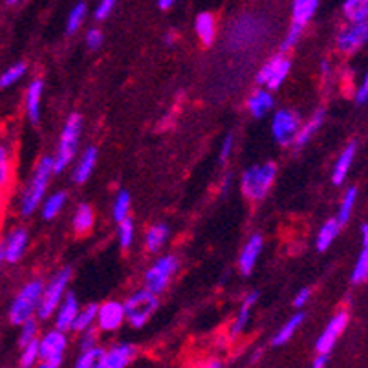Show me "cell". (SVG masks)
Instances as JSON below:
<instances>
[{
  "instance_id": "cell-4",
  "label": "cell",
  "mask_w": 368,
  "mask_h": 368,
  "mask_svg": "<svg viewBox=\"0 0 368 368\" xmlns=\"http://www.w3.org/2000/svg\"><path fill=\"white\" fill-rule=\"evenodd\" d=\"M81 116L79 114H70V117L66 119V125L62 128L61 143L57 149V154L53 156V172L65 171L66 165L72 162V158L77 151V140L81 134Z\"/></svg>"
},
{
  "instance_id": "cell-21",
  "label": "cell",
  "mask_w": 368,
  "mask_h": 368,
  "mask_svg": "<svg viewBox=\"0 0 368 368\" xmlns=\"http://www.w3.org/2000/svg\"><path fill=\"white\" fill-rule=\"evenodd\" d=\"M194 31H196L198 39L202 41V44L211 46L217 37V22L211 13H200L194 21Z\"/></svg>"
},
{
  "instance_id": "cell-30",
  "label": "cell",
  "mask_w": 368,
  "mask_h": 368,
  "mask_svg": "<svg viewBox=\"0 0 368 368\" xmlns=\"http://www.w3.org/2000/svg\"><path fill=\"white\" fill-rule=\"evenodd\" d=\"M343 10L350 22L365 21L368 19V0H346Z\"/></svg>"
},
{
  "instance_id": "cell-2",
  "label": "cell",
  "mask_w": 368,
  "mask_h": 368,
  "mask_svg": "<svg viewBox=\"0 0 368 368\" xmlns=\"http://www.w3.org/2000/svg\"><path fill=\"white\" fill-rule=\"evenodd\" d=\"M275 163H262L247 169L242 176V192L249 200H262L275 182Z\"/></svg>"
},
{
  "instance_id": "cell-23",
  "label": "cell",
  "mask_w": 368,
  "mask_h": 368,
  "mask_svg": "<svg viewBox=\"0 0 368 368\" xmlns=\"http://www.w3.org/2000/svg\"><path fill=\"white\" fill-rule=\"evenodd\" d=\"M247 108L253 117H264L273 108V97L267 90H257L247 99Z\"/></svg>"
},
{
  "instance_id": "cell-10",
  "label": "cell",
  "mask_w": 368,
  "mask_h": 368,
  "mask_svg": "<svg viewBox=\"0 0 368 368\" xmlns=\"http://www.w3.org/2000/svg\"><path fill=\"white\" fill-rule=\"evenodd\" d=\"M299 128H301V117H299L295 112L278 110L277 114L273 116V137H275L281 145H290V143H293Z\"/></svg>"
},
{
  "instance_id": "cell-33",
  "label": "cell",
  "mask_w": 368,
  "mask_h": 368,
  "mask_svg": "<svg viewBox=\"0 0 368 368\" xmlns=\"http://www.w3.org/2000/svg\"><path fill=\"white\" fill-rule=\"evenodd\" d=\"M66 202V192H56V194H51L50 198H46L44 206H42V218L46 220H51V218H56L61 209L65 207Z\"/></svg>"
},
{
  "instance_id": "cell-18",
  "label": "cell",
  "mask_w": 368,
  "mask_h": 368,
  "mask_svg": "<svg viewBox=\"0 0 368 368\" xmlns=\"http://www.w3.org/2000/svg\"><path fill=\"white\" fill-rule=\"evenodd\" d=\"M77 313H79V306H77L76 295L74 293H68L66 299L62 297L61 304L57 306V315H56V328L66 332V330H72V324L76 321Z\"/></svg>"
},
{
  "instance_id": "cell-13",
  "label": "cell",
  "mask_w": 368,
  "mask_h": 368,
  "mask_svg": "<svg viewBox=\"0 0 368 368\" xmlns=\"http://www.w3.org/2000/svg\"><path fill=\"white\" fill-rule=\"evenodd\" d=\"M97 326L103 332H116L125 321V308L117 301H108L103 306H97Z\"/></svg>"
},
{
  "instance_id": "cell-40",
  "label": "cell",
  "mask_w": 368,
  "mask_h": 368,
  "mask_svg": "<svg viewBox=\"0 0 368 368\" xmlns=\"http://www.w3.org/2000/svg\"><path fill=\"white\" fill-rule=\"evenodd\" d=\"M367 271H368V247L363 246V251H361L358 262H356V267H353L352 283H361V281H365Z\"/></svg>"
},
{
  "instance_id": "cell-32",
  "label": "cell",
  "mask_w": 368,
  "mask_h": 368,
  "mask_svg": "<svg viewBox=\"0 0 368 368\" xmlns=\"http://www.w3.org/2000/svg\"><path fill=\"white\" fill-rule=\"evenodd\" d=\"M97 317V306L96 304H88L81 310V312L77 313L76 321L72 324V330L74 332H85L86 328H90L94 324Z\"/></svg>"
},
{
  "instance_id": "cell-28",
  "label": "cell",
  "mask_w": 368,
  "mask_h": 368,
  "mask_svg": "<svg viewBox=\"0 0 368 368\" xmlns=\"http://www.w3.org/2000/svg\"><path fill=\"white\" fill-rule=\"evenodd\" d=\"M304 321V313H297V315H293L286 324H284L277 333H275V337H273V344L275 346H281V344H286L290 339L293 337V333L297 332L299 326L303 324Z\"/></svg>"
},
{
  "instance_id": "cell-14",
  "label": "cell",
  "mask_w": 368,
  "mask_h": 368,
  "mask_svg": "<svg viewBox=\"0 0 368 368\" xmlns=\"http://www.w3.org/2000/svg\"><path fill=\"white\" fill-rule=\"evenodd\" d=\"M348 324V313L346 312H339L335 317L326 324L324 332L321 333V337L317 339L315 343V350L317 353H330L332 352L333 344L339 339V335L343 333V330Z\"/></svg>"
},
{
  "instance_id": "cell-38",
  "label": "cell",
  "mask_w": 368,
  "mask_h": 368,
  "mask_svg": "<svg viewBox=\"0 0 368 368\" xmlns=\"http://www.w3.org/2000/svg\"><path fill=\"white\" fill-rule=\"evenodd\" d=\"M131 211V194L126 191H122L117 194L116 202H114V207H112V212H114V218L117 222L125 220L126 215Z\"/></svg>"
},
{
  "instance_id": "cell-29",
  "label": "cell",
  "mask_w": 368,
  "mask_h": 368,
  "mask_svg": "<svg viewBox=\"0 0 368 368\" xmlns=\"http://www.w3.org/2000/svg\"><path fill=\"white\" fill-rule=\"evenodd\" d=\"M94 226V211H92L90 206L81 203L77 207L76 217H74V229H76L77 235H85L88 233Z\"/></svg>"
},
{
  "instance_id": "cell-7",
  "label": "cell",
  "mask_w": 368,
  "mask_h": 368,
  "mask_svg": "<svg viewBox=\"0 0 368 368\" xmlns=\"http://www.w3.org/2000/svg\"><path fill=\"white\" fill-rule=\"evenodd\" d=\"M66 339L65 332L61 330H51L39 341V359L44 368H57L61 367L62 356H65Z\"/></svg>"
},
{
  "instance_id": "cell-27",
  "label": "cell",
  "mask_w": 368,
  "mask_h": 368,
  "mask_svg": "<svg viewBox=\"0 0 368 368\" xmlns=\"http://www.w3.org/2000/svg\"><path fill=\"white\" fill-rule=\"evenodd\" d=\"M167 237H169V227L165 224H156L152 226L149 231H147L145 237V246L151 253H156L158 249H162L163 244H165Z\"/></svg>"
},
{
  "instance_id": "cell-36",
  "label": "cell",
  "mask_w": 368,
  "mask_h": 368,
  "mask_svg": "<svg viewBox=\"0 0 368 368\" xmlns=\"http://www.w3.org/2000/svg\"><path fill=\"white\" fill-rule=\"evenodd\" d=\"M26 74V65L24 62H17V65L10 66L8 70L0 76V86L8 88V86L15 85L17 81H21V77Z\"/></svg>"
},
{
  "instance_id": "cell-53",
  "label": "cell",
  "mask_w": 368,
  "mask_h": 368,
  "mask_svg": "<svg viewBox=\"0 0 368 368\" xmlns=\"http://www.w3.org/2000/svg\"><path fill=\"white\" fill-rule=\"evenodd\" d=\"M178 0H158V6H160V10L167 11V10H171L172 6L176 4Z\"/></svg>"
},
{
  "instance_id": "cell-49",
  "label": "cell",
  "mask_w": 368,
  "mask_h": 368,
  "mask_svg": "<svg viewBox=\"0 0 368 368\" xmlns=\"http://www.w3.org/2000/svg\"><path fill=\"white\" fill-rule=\"evenodd\" d=\"M310 295H312V292L308 290V287H304V290H301V292L295 295V301H293V306L295 308H303L304 304L310 301Z\"/></svg>"
},
{
  "instance_id": "cell-25",
  "label": "cell",
  "mask_w": 368,
  "mask_h": 368,
  "mask_svg": "<svg viewBox=\"0 0 368 368\" xmlns=\"http://www.w3.org/2000/svg\"><path fill=\"white\" fill-rule=\"evenodd\" d=\"M258 299V293L253 292L249 293L246 299H244L242 303V308H240V312H238L237 319H235V323L231 324V335L235 337V335H240V333L244 332V328L247 326V323H249V313H251L253 306H255V303H257Z\"/></svg>"
},
{
  "instance_id": "cell-46",
  "label": "cell",
  "mask_w": 368,
  "mask_h": 368,
  "mask_svg": "<svg viewBox=\"0 0 368 368\" xmlns=\"http://www.w3.org/2000/svg\"><path fill=\"white\" fill-rule=\"evenodd\" d=\"M86 44L90 50H97L99 46L103 44V33L97 28H92L88 33H86Z\"/></svg>"
},
{
  "instance_id": "cell-9",
  "label": "cell",
  "mask_w": 368,
  "mask_h": 368,
  "mask_svg": "<svg viewBox=\"0 0 368 368\" xmlns=\"http://www.w3.org/2000/svg\"><path fill=\"white\" fill-rule=\"evenodd\" d=\"M290 61L284 56L271 57L266 65L258 70L257 74V85L266 86L267 90H277L278 86L283 85L284 79L290 74Z\"/></svg>"
},
{
  "instance_id": "cell-8",
  "label": "cell",
  "mask_w": 368,
  "mask_h": 368,
  "mask_svg": "<svg viewBox=\"0 0 368 368\" xmlns=\"http://www.w3.org/2000/svg\"><path fill=\"white\" fill-rule=\"evenodd\" d=\"M178 271V258L174 255H167L158 260L154 266L147 271L145 275V287L152 293H162L165 292V287L169 286V281L172 275Z\"/></svg>"
},
{
  "instance_id": "cell-15",
  "label": "cell",
  "mask_w": 368,
  "mask_h": 368,
  "mask_svg": "<svg viewBox=\"0 0 368 368\" xmlns=\"http://www.w3.org/2000/svg\"><path fill=\"white\" fill-rule=\"evenodd\" d=\"M136 348L132 344H117L108 352H103V358L97 368H125L136 358Z\"/></svg>"
},
{
  "instance_id": "cell-12",
  "label": "cell",
  "mask_w": 368,
  "mask_h": 368,
  "mask_svg": "<svg viewBox=\"0 0 368 368\" xmlns=\"http://www.w3.org/2000/svg\"><path fill=\"white\" fill-rule=\"evenodd\" d=\"M262 33V22H258V19H255V17H246V19L238 21L237 24L233 26L231 44L237 46V48L253 44Z\"/></svg>"
},
{
  "instance_id": "cell-59",
  "label": "cell",
  "mask_w": 368,
  "mask_h": 368,
  "mask_svg": "<svg viewBox=\"0 0 368 368\" xmlns=\"http://www.w3.org/2000/svg\"><path fill=\"white\" fill-rule=\"evenodd\" d=\"M17 2H19V0H6V4L8 6H15Z\"/></svg>"
},
{
  "instance_id": "cell-56",
  "label": "cell",
  "mask_w": 368,
  "mask_h": 368,
  "mask_svg": "<svg viewBox=\"0 0 368 368\" xmlns=\"http://www.w3.org/2000/svg\"><path fill=\"white\" fill-rule=\"evenodd\" d=\"M4 202H6L4 191H2V189H0V217H2V211H4Z\"/></svg>"
},
{
  "instance_id": "cell-20",
  "label": "cell",
  "mask_w": 368,
  "mask_h": 368,
  "mask_svg": "<svg viewBox=\"0 0 368 368\" xmlns=\"http://www.w3.org/2000/svg\"><path fill=\"white\" fill-rule=\"evenodd\" d=\"M41 99H42V81H33L26 90V112L31 122L37 123L41 117Z\"/></svg>"
},
{
  "instance_id": "cell-47",
  "label": "cell",
  "mask_w": 368,
  "mask_h": 368,
  "mask_svg": "<svg viewBox=\"0 0 368 368\" xmlns=\"http://www.w3.org/2000/svg\"><path fill=\"white\" fill-rule=\"evenodd\" d=\"M11 183V162H0V189L4 191Z\"/></svg>"
},
{
  "instance_id": "cell-22",
  "label": "cell",
  "mask_w": 368,
  "mask_h": 368,
  "mask_svg": "<svg viewBox=\"0 0 368 368\" xmlns=\"http://www.w3.org/2000/svg\"><path fill=\"white\" fill-rule=\"evenodd\" d=\"M97 162V149L96 147H90V149H86L85 154L81 156L77 167L74 169V180L76 183H85L88 178H90L92 171H94V167H96Z\"/></svg>"
},
{
  "instance_id": "cell-51",
  "label": "cell",
  "mask_w": 368,
  "mask_h": 368,
  "mask_svg": "<svg viewBox=\"0 0 368 368\" xmlns=\"http://www.w3.org/2000/svg\"><path fill=\"white\" fill-rule=\"evenodd\" d=\"M0 162H11V151L10 147L0 143Z\"/></svg>"
},
{
  "instance_id": "cell-17",
  "label": "cell",
  "mask_w": 368,
  "mask_h": 368,
  "mask_svg": "<svg viewBox=\"0 0 368 368\" xmlns=\"http://www.w3.org/2000/svg\"><path fill=\"white\" fill-rule=\"evenodd\" d=\"M26 246H28V233L24 229H15L11 231L8 237H6L4 242V255H6V262L15 264L22 258L26 251Z\"/></svg>"
},
{
  "instance_id": "cell-55",
  "label": "cell",
  "mask_w": 368,
  "mask_h": 368,
  "mask_svg": "<svg viewBox=\"0 0 368 368\" xmlns=\"http://www.w3.org/2000/svg\"><path fill=\"white\" fill-rule=\"evenodd\" d=\"M363 246L368 247V224L363 226Z\"/></svg>"
},
{
  "instance_id": "cell-52",
  "label": "cell",
  "mask_w": 368,
  "mask_h": 368,
  "mask_svg": "<svg viewBox=\"0 0 368 368\" xmlns=\"http://www.w3.org/2000/svg\"><path fill=\"white\" fill-rule=\"evenodd\" d=\"M328 356L330 353H319L317 359H313V368H323L328 363Z\"/></svg>"
},
{
  "instance_id": "cell-11",
  "label": "cell",
  "mask_w": 368,
  "mask_h": 368,
  "mask_svg": "<svg viewBox=\"0 0 368 368\" xmlns=\"http://www.w3.org/2000/svg\"><path fill=\"white\" fill-rule=\"evenodd\" d=\"M368 41V19L352 22L337 37V48L343 53H353Z\"/></svg>"
},
{
  "instance_id": "cell-43",
  "label": "cell",
  "mask_w": 368,
  "mask_h": 368,
  "mask_svg": "<svg viewBox=\"0 0 368 368\" xmlns=\"http://www.w3.org/2000/svg\"><path fill=\"white\" fill-rule=\"evenodd\" d=\"M303 30L304 28H301V26H297V24L290 26V30H287V33H286V39H284L283 44H281V51L290 50V48H293V46L297 44L299 37H301Z\"/></svg>"
},
{
  "instance_id": "cell-24",
  "label": "cell",
  "mask_w": 368,
  "mask_h": 368,
  "mask_svg": "<svg viewBox=\"0 0 368 368\" xmlns=\"http://www.w3.org/2000/svg\"><path fill=\"white\" fill-rule=\"evenodd\" d=\"M353 154H356V143H350V145L343 151V154L339 156L335 167H333L332 182L335 183V185H341V183L344 182V178H346L348 174V169H350V165H352L353 162Z\"/></svg>"
},
{
  "instance_id": "cell-42",
  "label": "cell",
  "mask_w": 368,
  "mask_h": 368,
  "mask_svg": "<svg viewBox=\"0 0 368 368\" xmlns=\"http://www.w3.org/2000/svg\"><path fill=\"white\" fill-rule=\"evenodd\" d=\"M37 337V323L33 319H28L24 323L21 324V335H19V344L24 346L26 343H30L33 339Z\"/></svg>"
},
{
  "instance_id": "cell-6",
  "label": "cell",
  "mask_w": 368,
  "mask_h": 368,
  "mask_svg": "<svg viewBox=\"0 0 368 368\" xmlns=\"http://www.w3.org/2000/svg\"><path fill=\"white\" fill-rule=\"evenodd\" d=\"M72 277V271L66 267L57 273L56 277L51 278L50 283L42 287V295L41 301H39V306H37V315L41 319H48L51 313L56 312L57 306L61 304L62 297H65V290L68 286V281Z\"/></svg>"
},
{
  "instance_id": "cell-45",
  "label": "cell",
  "mask_w": 368,
  "mask_h": 368,
  "mask_svg": "<svg viewBox=\"0 0 368 368\" xmlns=\"http://www.w3.org/2000/svg\"><path fill=\"white\" fill-rule=\"evenodd\" d=\"M96 344H97V330H94L92 326L86 328L81 335V350L96 346Z\"/></svg>"
},
{
  "instance_id": "cell-3",
  "label": "cell",
  "mask_w": 368,
  "mask_h": 368,
  "mask_svg": "<svg viewBox=\"0 0 368 368\" xmlns=\"http://www.w3.org/2000/svg\"><path fill=\"white\" fill-rule=\"evenodd\" d=\"M42 287H44V284L41 281H31V283H28L22 287L21 293L17 295L10 308L11 324L21 326L24 321H28L33 315V312L39 306V301H41Z\"/></svg>"
},
{
  "instance_id": "cell-39",
  "label": "cell",
  "mask_w": 368,
  "mask_h": 368,
  "mask_svg": "<svg viewBox=\"0 0 368 368\" xmlns=\"http://www.w3.org/2000/svg\"><path fill=\"white\" fill-rule=\"evenodd\" d=\"M39 359V339H33L30 343H26L22 346L21 352V367H33Z\"/></svg>"
},
{
  "instance_id": "cell-34",
  "label": "cell",
  "mask_w": 368,
  "mask_h": 368,
  "mask_svg": "<svg viewBox=\"0 0 368 368\" xmlns=\"http://www.w3.org/2000/svg\"><path fill=\"white\" fill-rule=\"evenodd\" d=\"M101 358H103L101 348H97V346L86 348V350H83L81 352V356H79L76 365H77V368H96V367H99Z\"/></svg>"
},
{
  "instance_id": "cell-5",
  "label": "cell",
  "mask_w": 368,
  "mask_h": 368,
  "mask_svg": "<svg viewBox=\"0 0 368 368\" xmlns=\"http://www.w3.org/2000/svg\"><path fill=\"white\" fill-rule=\"evenodd\" d=\"M125 308V319L134 328L145 326V323L151 319L154 310L158 308L156 293L149 292V290H142V292L134 293L132 297H128L123 304Z\"/></svg>"
},
{
  "instance_id": "cell-60",
  "label": "cell",
  "mask_w": 368,
  "mask_h": 368,
  "mask_svg": "<svg viewBox=\"0 0 368 368\" xmlns=\"http://www.w3.org/2000/svg\"><path fill=\"white\" fill-rule=\"evenodd\" d=\"M365 278H367V281H368V271H367V277H365Z\"/></svg>"
},
{
  "instance_id": "cell-50",
  "label": "cell",
  "mask_w": 368,
  "mask_h": 368,
  "mask_svg": "<svg viewBox=\"0 0 368 368\" xmlns=\"http://www.w3.org/2000/svg\"><path fill=\"white\" fill-rule=\"evenodd\" d=\"M356 101H358V105H365V103H368V74H367V77H365L361 88L358 90Z\"/></svg>"
},
{
  "instance_id": "cell-37",
  "label": "cell",
  "mask_w": 368,
  "mask_h": 368,
  "mask_svg": "<svg viewBox=\"0 0 368 368\" xmlns=\"http://www.w3.org/2000/svg\"><path fill=\"white\" fill-rule=\"evenodd\" d=\"M86 17V4L85 2H79L76 4V8H72L70 15H68V22H66V31L68 33H76L79 30V26L83 24Z\"/></svg>"
},
{
  "instance_id": "cell-1",
  "label": "cell",
  "mask_w": 368,
  "mask_h": 368,
  "mask_svg": "<svg viewBox=\"0 0 368 368\" xmlns=\"http://www.w3.org/2000/svg\"><path fill=\"white\" fill-rule=\"evenodd\" d=\"M51 172H53V158H50V156L41 158V162L37 163L35 172H33V176H31L30 185L26 187V191L22 192V198H21L22 215H26V217L31 215V212L37 209V206L42 202Z\"/></svg>"
},
{
  "instance_id": "cell-54",
  "label": "cell",
  "mask_w": 368,
  "mask_h": 368,
  "mask_svg": "<svg viewBox=\"0 0 368 368\" xmlns=\"http://www.w3.org/2000/svg\"><path fill=\"white\" fill-rule=\"evenodd\" d=\"M176 31H171V33H167V39H165V42L167 44H172V42L176 41Z\"/></svg>"
},
{
  "instance_id": "cell-48",
  "label": "cell",
  "mask_w": 368,
  "mask_h": 368,
  "mask_svg": "<svg viewBox=\"0 0 368 368\" xmlns=\"http://www.w3.org/2000/svg\"><path fill=\"white\" fill-rule=\"evenodd\" d=\"M231 151H233V136L229 134V136L224 140L222 149H220V162H226L227 158L231 156Z\"/></svg>"
},
{
  "instance_id": "cell-35",
  "label": "cell",
  "mask_w": 368,
  "mask_h": 368,
  "mask_svg": "<svg viewBox=\"0 0 368 368\" xmlns=\"http://www.w3.org/2000/svg\"><path fill=\"white\" fill-rule=\"evenodd\" d=\"M356 198H358V189H356V187H350V189L344 192L343 202H341V207H339L337 222L341 224V226L348 222L350 212H352V209H353V203H356Z\"/></svg>"
},
{
  "instance_id": "cell-26",
  "label": "cell",
  "mask_w": 368,
  "mask_h": 368,
  "mask_svg": "<svg viewBox=\"0 0 368 368\" xmlns=\"http://www.w3.org/2000/svg\"><path fill=\"white\" fill-rule=\"evenodd\" d=\"M323 122H324V110H317V114H315V116H313L312 119L306 123V125H303L301 128H299L297 136H295V140H293V145L297 147V149L306 145V143L312 140L313 134L319 131V126L323 125Z\"/></svg>"
},
{
  "instance_id": "cell-58",
  "label": "cell",
  "mask_w": 368,
  "mask_h": 368,
  "mask_svg": "<svg viewBox=\"0 0 368 368\" xmlns=\"http://www.w3.org/2000/svg\"><path fill=\"white\" fill-rule=\"evenodd\" d=\"M260 356H262V350H257V352L253 353L251 361H258V358H260Z\"/></svg>"
},
{
  "instance_id": "cell-57",
  "label": "cell",
  "mask_w": 368,
  "mask_h": 368,
  "mask_svg": "<svg viewBox=\"0 0 368 368\" xmlns=\"http://www.w3.org/2000/svg\"><path fill=\"white\" fill-rule=\"evenodd\" d=\"M6 262V255H4V246H0V267Z\"/></svg>"
},
{
  "instance_id": "cell-31",
  "label": "cell",
  "mask_w": 368,
  "mask_h": 368,
  "mask_svg": "<svg viewBox=\"0 0 368 368\" xmlns=\"http://www.w3.org/2000/svg\"><path fill=\"white\" fill-rule=\"evenodd\" d=\"M339 227L341 224L337 220H330L321 227V231L317 235V249L319 251H326L328 247L332 246V242L335 240V237L339 235Z\"/></svg>"
},
{
  "instance_id": "cell-16",
  "label": "cell",
  "mask_w": 368,
  "mask_h": 368,
  "mask_svg": "<svg viewBox=\"0 0 368 368\" xmlns=\"http://www.w3.org/2000/svg\"><path fill=\"white\" fill-rule=\"evenodd\" d=\"M262 246L264 240L260 235H253V237L249 238V242L244 246L242 253H240V258H238V267H240L242 275H251L253 267H255L258 257H260V253H262Z\"/></svg>"
},
{
  "instance_id": "cell-19",
  "label": "cell",
  "mask_w": 368,
  "mask_h": 368,
  "mask_svg": "<svg viewBox=\"0 0 368 368\" xmlns=\"http://www.w3.org/2000/svg\"><path fill=\"white\" fill-rule=\"evenodd\" d=\"M319 0H293L292 6V24H297L301 28L312 21V17L315 15Z\"/></svg>"
},
{
  "instance_id": "cell-44",
  "label": "cell",
  "mask_w": 368,
  "mask_h": 368,
  "mask_svg": "<svg viewBox=\"0 0 368 368\" xmlns=\"http://www.w3.org/2000/svg\"><path fill=\"white\" fill-rule=\"evenodd\" d=\"M114 8H116V0H99V4H97L96 11H94V17L97 21H105Z\"/></svg>"
},
{
  "instance_id": "cell-41",
  "label": "cell",
  "mask_w": 368,
  "mask_h": 368,
  "mask_svg": "<svg viewBox=\"0 0 368 368\" xmlns=\"http://www.w3.org/2000/svg\"><path fill=\"white\" fill-rule=\"evenodd\" d=\"M132 242H134V224L125 218L119 222V244L126 249L132 246Z\"/></svg>"
}]
</instances>
